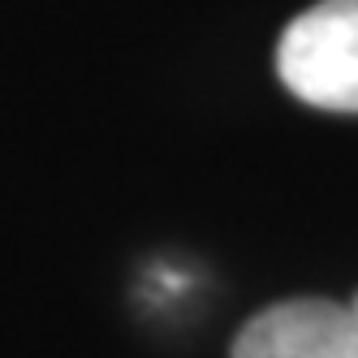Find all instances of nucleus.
Masks as SVG:
<instances>
[{"mask_svg": "<svg viewBox=\"0 0 358 358\" xmlns=\"http://www.w3.org/2000/svg\"><path fill=\"white\" fill-rule=\"evenodd\" d=\"M234 358H358V320L328 298L276 302L238 332Z\"/></svg>", "mask_w": 358, "mask_h": 358, "instance_id": "nucleus-2", "label": "nucleus"}, {"mask_svg": "<svg viewBox=\"0 0 358 358\" xmlns=\"http://www.w3.org/2000/svg\"><path fill=\"white\" fill-rule=\"evenodd\" d=\"M350 311H354V320H358V294H354V302H350Z\"/></svg>", "mask_w": 358, "mask_h": 358, "instance_id": "nucleus-3", "label": "nucleus"}, {"mask_svg": "<svg viewBox=\"0 0 358 358\" xmlns=\"http://www.w3.org/2000/svg\"><path fill=\"white\" fill-rule=\"evenodd\" d=\"M276 73L302 104L358 113V0H320L276 43Z\"/></svg>", "mask_w": 358, "mask_h": 358, "instance_id": "nucleus-1", "label": "nucleus"}]
</instances>
